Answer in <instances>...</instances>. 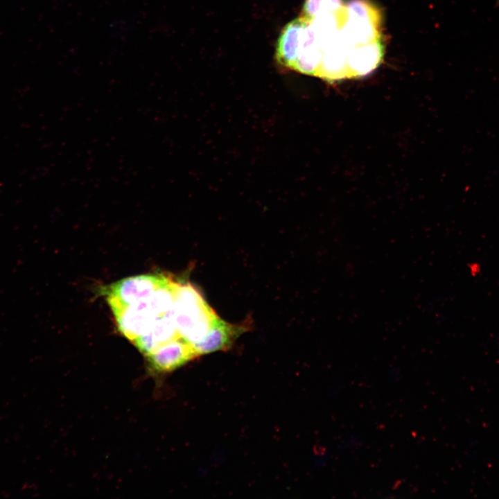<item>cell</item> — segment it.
I'll use <instances>...</instances> for the list:
<instances>
[{
    "mask_svg": "<svg viewBox=\"0 0 499 499\" xmlns=\"http://www.w3.org/2000/svg\"><path fill=\"white\" fill-rule=\"evenodd\" d=\"M169 313L180 336L191 344L206 335L218 316L192 284L177 281Z\"/></svg>",
    "mask_w": 499,
    "mask_h": 499,
    "instance_id": "obj_1",
    "label": "cell"
},
{
    "mask_svg": "<svg viewBox=\"0 0 499 499\" xmlns=\"http://www.w3.org/2000/svg\"><path fill=\"white\" fill-rule=\"evenodd\" d=\"M168 278L162 274H146L128 277L112 284L106 295L114 315L128 306L148 299Z\"/></svg>",
    "mask_w": 499,
    "mask_h": 499,
    "instance_id": "obj_2",
    "label": "cell"
},
{
    "mask_svg": "<svg viewBox=\"0 0 499 499\" xmlns=\"http://www.w3.org/2000/svg\"><path fill=\"white\" fill-rule=\"evenodd\" d=\"M351 48L341 30L322 43V60L316 77L329 82L349 78L347 58Z\"/></svg>",
    "mask_w": 499,
    "mask_h": 499,
    "instance_id": "obj_3",
    "label": "cell"
},
{
    "mask_svg": "<svg viewBox=\"0 0 499 499\" xmlns=\"http://www.w3.org/2000/svg\"><path fill=\"white\" fill-rule=\"evenodd\" d=\"M156 371H171L198 356L193 347L182 338L172 340L146 356Z\"/></svg>",
    "mask_w": 499,
    "mask_h": 499,
    "instance_id": "obj_4",
    "label": "cell"
},
{
    "mask_svg": "<svg viewBox=\"0 0 499 499\" xmlns=\"http://www.w3.org/2000/svg\"><path fill=\"white\" fill-rule=\"evenodd\" d=\"M308 22L299 16L288 22L281 30L275 51L276 61L281 67L293 70L300 53Z\"/></svg>",
    "mask_w": 499,
    "mask_h": 499,
    "instance_id": "obj_5",
    "label": "cell"
},
{
    "mask_svg": "<svg viewBox=\"0 0 499 499\" xmlns=\"http://www.w3.org/2000/svg\"><path fill=\"white\" fill-rule=\"evenodd\" d=\"M247 327L245 324H230L217 316L206 335L192 346L198 356L227 350Z\"/></svg>",
    "mask_w": 499,
    "mask_h": 499,
    "instance_id": "obj_6",
    "label": "cell"
},
{
    "mask_svg": "<svg viewBox=\"0 0 499 499\" xmlns=\"http://www.w3.org/2000/svg\"><path fill=\"white\" fill-rule=\"evenodd\" d=\"M114 317L119 331L133 342L148 330L158 316L146 299L128 306Z\"/></svg>",
    "mask_w": 499,
    "mask_h": 499,
    "instance_id": "obj_7",
    "label": "cell"
},
{
    "mask_svg": "<svg viewBox=\"0 0 499 499\" xmlns=\"http://www.w3.org/2000/svg\"><path fill=\"white\" fill-rule=\"evenodd\" d=\"M384 55L382 39L352 47L348 54L349 78H360L374 71L381 63Z\"/></svg>",
    "mask_w": 499,
    "mask_h": 499,
    "instance_id": "obj_8",
    "label": "cell"
},
{
    "mask_svg": "<svg viewBox=\"0 0 499 499\" xmlns=\"http://www.w3.org/2000/svg\"><path fill=\"white\" fill-rule=\"evenodd\" d=\"M169 311L158 316L148 330L132 342L144 355L147 356L161 345L180 337Z\"/></svg>",
    "mask_w": 499,
    "mask_h": 499,
    "instance_id": "obj_9",
    "label": "cell"
},
{
    "mask_svg": "<svg viewBox=\"0 0 499 499\" xmlns=\"http://www.w3.org/2000/svg\"><path fill=\"white\" fill-rule=\"evenodd\" d=\"M322 56V45L308 26L305 28L301 49L293 71L316 76Z\"/></svg>",
    "mask_w": 499,
    "mask_h": 499,
    "instance_id": "obj_10",
    "label": "cell"
},
{
    "mask_svg": "<svg viewBox=\"0 0 499 499\" xmlns=\"http://www.w3.org/2000/svg\"><path fill=\"white\" fill-rule=\"evenodd\" d=\"M382 25L363 19L348 17L341 31L351 47L364 45L381 38Z\"/></svg>",
    "mask_w": 499,
    "mask_h": 499,
    "instance_id": "obj_11",
    "label": "cell"
},
{
    "mask_svg": "<svg viewBox=\"0 0 499 499\" xmlns=\"http://www.w3.org/2000/svg\"><path fill=\"white\" fill-rule=\"evenodd\" d=\"M345 7L348 17L367 19L382 25L381 10L371 0H349Z\"/></svg>",
    "mask_w": 499,
    "mask_h": 499,
    "instance_id": "obj_12",
    "label": "cell"
},
{
    "mask_svg": "<svg viewBox=\"0 0 499 499\" xmlns=\"http://www.w3.org/2000/svg\"><path fill=\"white\" fill-rule=\"evenodd\" d=\"M344 5L343 0H305L300 16L309 21L323 12H336Z\"/></svg>",
    "mask_w": 499,
    "mask_h": 499,
    "instance_id": "obj_13",
    "label": "cell"
}]
</instances>
